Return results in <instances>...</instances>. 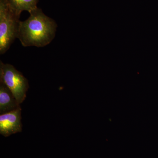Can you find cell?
I'll list each match as a JSON object with an SVG mask.
<instances>
[{
  "instance_id": "cell-1",
  "label": "cell",
  "mask_w": 158,
  "mask_h": 158,
  "mask_svg": "<svg viewBox=\"0 0 158 158\" xmlns=\"http://www.w3.org/2000/svg\"><path fill=\"white\" fill-rule=\"evenodd\" d=\"M57 27L56 21L37 8L26 20L20 22L18 38L23 47H43L55 38Z\"/></svg>"
},
{
  "instance_id": "cell-2",
  "label": "cell",
  "mask_w": 158,
  "mask_h": 158,
  "mask_svg": "<svg viewBox=\"0 0 158 158\" xmlns=\"http://www.w3.org/2000/svg\"><path fill=\"white\" fill-rule=\"evenodd\" d=\"M20 16L14 12L6 0H0V54H4L18 38Z\"/></svg>"
},
{
  "instance_id": "cell-3",
  "label": "cell",
  "mask_w": 158,
  "mask_h": 158,
  "mask_svg": "<svg viewBox=\"0 0 158 158\" xmlns=\"http://www.w3.org/2000/svg\"><path fill=\"white\" fill-rule=\"evenodd\" d=\"M0 83L6 85L20 104L27 97L28 81L13 65L0 62Z\"/></svg>"
},
{
  "instance_id": "cell-4",
  "label": "cell",
  "mask_w": 158,
  "mask_h": 158,
  "mask_svg": "<svg viewBox=\"0 0 158 158\" xmlns=\"http://www.w3.org/2000/svg\"><path fill=\"white\" fill-rule=\"evenodd\" d=\"M22 131L21 108L0 115V134L5 137Z\"/></svg>"
},
{
  "instance_id": "cell-5",
  "label": "cell",
  "mask_w": 158,
  "mask_h": 158,
  "mask_svg": "<svg viewBox=\"0 0 158 158\" xmlns=\"http://www.w3.org/2000/svg\"><path fill=\"white\" fill-rule=\"evenodd\" d=\"M20 107V104L10 90L0 83V113H9Z\"/></svg>"
},
{
  "instance_id": "cell-6",
  "label": "cell",
  "mask_w": 158,
  "mask_h": 158,
  "mask_svg": "<svg viewBox=\"0 0 158 158\" xmlns=\"http://www.w3.org/2000/svg\"><path fill=\"white\" fill-rule=\"evenodd\" d=\"M12 10L19 16L23 11H32L37 9L39 0H6Z\"/></svg>"
}]
</instances>
